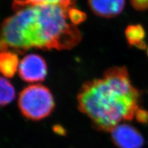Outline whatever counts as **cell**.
<instances>
[{"instance_id":"obj_1","label":"cell","mask_w":148,"mask_h":148,"mask_svg":"<svg viewBox=\"0 0 148 148\" xmlns=\"http://www.w3.org/2000/svg\"><path fill=\"white\" fill-rule=\"evenodd\" d=\"M71 7L27 5L14 8L13 14L0 27V51L71 49L81 39L80 32L69 18Z\"/></svg>"},{"instance_id":"obj_4","label":"cell","mask_w":148,"mask_h":148,"mask_svg":"<svg viewBox=\"0 0 148 148\" xmlns=\"http://www.w3.org/2000/svg\"><path fill=\"white\" fill-rule=\"evenodd\" d=\"M18 72L21 78L26 82H42L47 73L45 60L36 53H29L23 57L19 62Z\"/></svg>"},{"instance_id":"obj_9","label":"cell","mask_w":148,"mask_h":148,"mask_svg":"<svg viewBox=\"0 0 148 148\" xmlns=\"http://www.w3.org/2000/svg\"><path fill=\"white\" fill-rule=\"evenodd\" d=\"M16 91L13 85L3 75H0V106L8 104L14 100Z\"/></svg>"},{"instance_id":"obj_13","label":"cell","mask_w":148,"mask_h":148,"mask_svg":"<svg viewBox=\"0 0 148 148\" xmlns=\"http://www.w3.org/2000/svg\"><path fill=\"white\" fill-rule=\"evenodd\" d=\"M136 119L141 123H147L148 122V111L142 108H138L136 112Z\"/></svg>"},{"instance_id":"obj_11","label":"cell","mask_w":148,"mask_h":148,"mask_svg":"<svg viewBox=\"0 0 148 148\" xmlns=\"http://www.w3.org/2000/svg\"><path fill=\"white\" fill-rule=\"evenodd\" d=\"M69 18L72 23L77 25V24L84 21L86 18V15L82 11L73 6L69 9Z\"/></svg>"},{"instance_id":"obj_5","label":"cell","mask_w":148,"mask_h":148,"mask_svg":"<svg viewBox=\"0 0 148 148\" xmlns=\"http://www.w3.org/2000/svg\"><path fill=\"white\" fill-rule=\"evenodd\" d=\"M110 132L111 140L117 148H141L144 145L143 136L130 125L120 123Z\"/></svg>"},{"instance_id":"obj_15","label":"cell","mask_w":148,"mask_h":148,"mask_svg":"<svg viewBox=\"0 0 148 148\" xmlns=\"http://www.w3.org/2000/svg\"><path fill=\"white\" fill-rule=\"evenodd\" d=\"M147 56H148V47H147Z\"/></svg>"},{"instance_id":"obj_3","label":"cell","mask_w":148,"mask_h":148,"mask_svg":"<svg viewBox=\"0 0 148 148\" xmlns=\"http://www.w3.org/2000/svg\"><path fill=\"white\" fill-rule=\"evenodd\" d=\"M18 108L23 115L32 121H40L52 113L55 101L50 90L41 84L25 87L18 96Z\"/></svg>"},{"instance_id":"obj_10","label":"cell","mask_w":148,"mask_h":148,"mask_svg":"<svg viewBox=\"0 0 148 148\" xmlns=\"http://www.w3.org/2000/svg\"><path fill=\"white\" fill-rule=\"evenodd\" d=\"M75 0H14L13 8L27 5H56L65 7L74 6Z\"/></svg>"},{"instance_id":"obj_8","label":"cell","mask_w":148,"mask_h":148,"mask_svg":"<svg viewBox=\"0 0 148 148\" xmlns=\"http://www.w3.org/2000/svg\"><path fill=\"white\" fill-rule=\"evenodd\" d=\"M125 34L130 45L134 46L140 49H146L145 31L143 25L140 24L130 25L125 29Z\"/></svg>"},{"instance_id":"obj_6","label":"cell","mask_w":148,"mask_h":148,"mask_svg":"<svg viewBox=\"0 0 148 148\" xmlns=\"http://www.w3.org/2000/svg\"><path fill=\"white\" fill-rule=\"evenodd\" d=\"M92 12L106 18L119 15L124 8L125 0H88Z\"/></svg>"},{"instance_id":"obj_14","label":"cell","mask_w":148,"mask_h":148,"mask_svg":"<svg viewBox=\"0 0 148 148\" xmlns=\"http://www.w3.org/2000/svg\"><path fill=\"white\" fill-rule=\"evenodd\" d=\"M54 132L58 133L60 135H63L65 134V130L60 126H55L54 127Z\"/></svg>"},{"instance_id":"obj_12","label":"cell","mask_w":148,"mask_h":148,"mask_svg":"<svg viewBox=\"0 0 148 148\" xmlns=\"http://www.w3.org/2000/svg\"><path fill=\"white\" fill-rule=\"evenodd\" d=\"M132 6L138 11H145L148 9V0H130Z\"/></svg>"},{"instance_id":"obj_7","label":"cell","mask_w":148,"mask_h":148,"mask_svg":"<svg viewBox=\"0 0 148 148\" xmlns=\"http://www.w3.org/2000/svg\"><path fill=\"white\" fill-rule=\"evenodd\" d=\"M19 62L17 55L14 51H0V73L5 77H12L18 71Z\"/></svg>"},{"instance_id":"obj_2","label":"cell","mask_w":148,"mask_h":148,"mask_svg":"<svg viewBox=\"0 0 148 148\" xmlns=\"http://www.w3.org/2000/svg\"><path fill=\"white\" fill-rule=\"evenodd\" d=\"M140 99V92L125 66L110 68L103 77L85 83L77 95L79 110L101 132H110L121 122L134 119Z\"/></svg>"}]
</instances>
